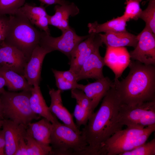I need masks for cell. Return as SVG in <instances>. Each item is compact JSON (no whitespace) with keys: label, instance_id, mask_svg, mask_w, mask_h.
Listing matches in <instances>:
<instances>
[{"label":"cell","instance_id":"cell-1","mask_svg":"<svg viewBox=\"0 0 155 155\" xmlns=\"http://www.w3.org/2000/svg\"><path fill=\"white\" fill-rule=\"evenodd\" d=\"M121 101L114 84L103 99L99 109L90 117L81 131L88 146L82 155H98L104 142L123 126L117 121Z\"/></svg>","mask_w":155,"mask_h":155},{"label":"cell","instance_id":"cell-2","mask_svg":"<svg viewBox=\"0 0 155 155\" xmlns=\"http://www.w3.org/2000/svg\"><path fill=\"white\" fill-rule=\"evenodd\" d=\"M127 76L114 85L122 104L134 106L155 100V65L131 60Z\"/></svg>","mask_w":155,"mask_h":155},{"label":"cell","instance_id":"cell-3","mask_svg":"<svg viewBox=\"0 0 155 155\" xmlns=\"http://www.w3.org/2000/svg\"><path fill=\"white\" fill-rule=\"evenodd\" d=\"M9 16L8 24L3 41L22 52L28 62L32 51L39 44L42 32L33 26L19 9Z\"/></svg>","mask_w":155,"mask_h":155},{"label":"cell","instance_id":"cell-4","mask_svg":"<svg viewBox=\"0 0 155 155\" xmlns=\"http://www.w3.org/2000/svg\"><path fill=\"white\" fill-rule=\"evenodd\" d=\"M155 131V124L143 128L128 127L116 132L102 146L98 155H120L146 142Z\"/></svg>","mask_w":155,"mask_h":155},{"label":"cell","instance_id":"cell-5","mask_svg":"<svg viewBox=\"0 0 155 155\" xmlns=\"http://www.w3.org/2000/svg\"><path fill=\"white\" fill-rule=\"evenodd\" d=\"M31 90L17 92L5 90L0 94L3 119L27 126L32 120L40 118V116L34 113L30 106Z\"/></svg>","mask_w":155,"mask_h":155},{"label":"cell","instance_id":"cell-6","mask_svg":"<svg viewBox=\"0 0 155 155\" xmlns=\"http://www.w3.org/2000/svg\"><path fill=\"white\" fill-rule=\"evenodd\" d=\"M52 124L50 155H82L88 144L81 134L58 121Z\"/></svg>","mask_w":155,"mask_h":155},{"label":"cell","instance_id":"cell-7","mask_svg":"<svg viewBox=\"0 0 155 155\" xmlns=\"http://www.w3.org/2000/svg\"><path fill=\"white\" fill-rule=\"evenodd\" d=\"M117 121L122 126L140 128L155 124V100L134 106L121 103Z\"/></svg>","mask_w":155,"mask_h":155},{"label":"cell","instance_id":"cell-8","mask_svg":"<svg viewBox=\"0 0 155 155\" xmlns=\"http://www.w3.org/2000/svg\"><path fill=\"white\" fill-rule=\"evenodd\" d=\"M62 32V34L57 37H52L44 31L42 32L39 44L51 52L56 50L60 51L69 59L71 53L78 45L86 38L89 35L79 36L70 27Z\"/></svg>","mask_w":155,"mask_h":155},{"label":"cell","instance_id":"cell-9","mask_svg":"<svg viewBox=\"0 0 155 155\" xmlns=\"http://www.w3.org/2000/svg\"><path fill=\"white\" fill-rule=\"evenodd\" d=\"M137 36V45L129 53L131 59L145 64L155 65V34L145 26Z\"/></svg>","mask_w":155,"mask_h":155},{"label":"cell","instance_id":"cell-10","mask_svg":"<svg viewBox=\"0 0 155 155\" xmlns=\"http://www.w3.org/2000/svg\"><path fill=\"white\" fill-rule=\"evenodd\" d=\"M96 34H90L86 38L78 45L71 53L69 58V69L76 74L95 48L102 46V43L99 35L96 36Z\"/></svg>","mask_w":155,"mask_h":155},{"label":"cell","instance_id":"cell-11","mask_svg":"<svg viewBox=\"0 0 155 155\" xmlns=\"http://www.w3.org/2000/svg\"><path fill=\"white\" fill-rule=\"evenodd\" d=\"M27 62L24 54L16 48L3 41L0 44V69L11 70L24 75Z\"/></svg>","mask_w":155,"mask_h":155},{"label":"cell","instance_id":"cell-12","mask_svg":"<svg viewBox=\"0 0 155 155\" xmlns=\"http://www.w3.org/2000/svg\"><path fill=\"white\" fill-rule=\"evenodd\" d=\"M51 52L38 44L34 49L25 66L24 76L29 84L33 86L39 85L41 80V71L44 59Z\"/></svg>","mask_w":155,"mask_h":155},{"label":"cell","instance_id":"cell-13","mask_svg":"<svg viewBox=\"0 0 155 155\" xmlns=\"http://www.w3.org/2000/svg\"><path fill=\"white\" fill-rule=\"evenodd\" d=\"M131 58L125 47L107 46L104 60L105 65L111 69L115 74L114 80L118 79L128 66Z\"/></svg>","mask_w":155,"mask_h":155},{"label":"cell","instance_id":"cell-14","mask_svg":"<svg viewBox=\"0 0 155 155\" xmlns=\"http://www.w3.org/2000/svg\"><path fill=\"white\" fill-rule=\"evenodd\" d=\"M2 128L5 143V155H14L20 140L26 133L27 126L4 119Z\"/></svg>","mask_w":155,"mask_h":155},{"label":"cell","instance_id":"cell-15","mask_svg":"<svg viewBox=\"0 0 155 155\" xmlns=\"http://www.w3.org/2000/svg\"><path fill=\"white\" fill-rule=\"evenodd\" d=\"M100 46L99 45L95 48L76 74L77 82L89 78L97 80L104 77L103 69L105 63L104 57L100 54Z\"/></svg>","mask_w":155,"mask_h":155},{"label":"cell","instance_id":"cell-16","mask_svg":"<svg viewBox=\"0 0 155 155\" xmlns=\"http://www.w3.org/2000/svg\"><path fill=\"white\" fill-rule=\"evenodd\" d=\"M96 80L86 85L79 84L78 88L91 100L94 111L114 83L107 77Z\"/></svg>","mask_w":155,"mask_h":155},{"label":"cell","instance_id":"cell-17","mask_svg":"<svg viewBox=\"0 0 155 155\" xmlns=\"http://www.w3.org/2000/svg\"><path fill=\"white\" fill-rule=\"evenodd\" d=\"M61 92L59 89L49 88V94L51 98L49 109L51 112L63 124L81 134L80 129L74 122L72 115L63 105Z\"/></svg>","mask_w":155,"mask_h":155},{"label":"cell","instance_id":"cell-18","mask_svg":"<svg viewBox=\"0 0 155 155\" xmlns=\"http://www.w3.org/2000/svg\"><path fill=\"white\" fill-rule=\"evenodd\" d=\"M54 9L55 13L53 15H47L49 24L57 28L61 31L70 27L68 22L69 17L75 16L79 12V9L73 3L57 5L55 7Z\"/></svg>","mask_w":155,"mask_h":155},{"label":"cell","instance_id":"cell-19","mask_svg":"<svg viewBox=\"0 0 155 155\" xmlns=\"http://www.w3.org/2000/svg\"><path fill=\"white\" fill-rule=\"evenodd\" d=\"M98 35L102 43L107 46L120 47L130 46L135 48L137 45V36L130 33L127 31L118 32L99 34Z\"/></svg>","mask_w":155,"mask_h":155},{"label":"cell","instance_id":"cell-20","mask_svg":"<svg viewBox=\"0 0 155 155\" xmlns=\"http://www.w3.org/2000/svg\"><path fill=\"white\" fill-rule=\"evenodd\" d=\"M29 102L32 110L36 114L46 119L52 123L58 121L47 105L39 85L33 86L32 88Z\"/></svg>","mask_w":155,"mask_h":155},{"label":"cell","instance_id":"cell-21","mask_svg":"<svg viewBox=\"0 0 155 155\" xmlns=\"http://www.w3.org/2000/svg\"><path fill=\"white\" fill-rule=\"evenodd\" d=\"M52 128L51 123L43 118L36 122L29 123L27 126L26 133L36 141L50 145Z\"/></svg>","mask_w":155,"mask_h":155},{"label":"cell","instance_id":"cell-22","mask_svg":"<svg viewBox=\"0 0 155 155\" xmlns=\"http://www.w3.org/2000/svg\"><path fill=\"white\" fill-rule=\"evenodd\" d=\"M0 76L5 79V86L9 91L30 90L33 87L29 84L24 75L13 71L6 69H0Z\"/></svg>","mask_w":155,"mask_h":155},{"label":"cell","instance_id":"cell-23","mask_svg":"<svg viewBox=\"0 0 155 155\" xmlns=\"http://www.w3.org/2000/svg\"><path fill=\"white\" fill-rule=\"evenodd\" d=\"M127 20L123 15L114 18L102 24H99L97 22L89 23L88 24L89 33H99L118 32L126 31Z\"/></svg>","mask_w":155,"mask_h":155},{"label":"cell","instance_id":"cell-24","mask_svg":"<svg viewBox=\"0 0 155 155\" xmlns=\"http://www.w3.org/2000/svg\"><path fill=\"white\" fill-rule=\"evenodd\" d=\"M27 146L28 155H50L52 147L42 144L26 133L24 137Z\"/></svg>","mask_w":155,"mask_h":155},{"label":"cell","instance_id":"cell-25","mask_svg":"<svg viewBox=\"0 0 155 155\" xmlns=\"http://www.w3.org/2000/svg\"><path fill=\"white\" fill-rule=\"evenodd\" d=\"M19 9L33 25L41 18L48 14L42 6H35L26 3Z\"/></svg>","mask_w":155,"mask_h":155},{"label":"cell","instance_id":"cell-26","mask_svg":"<svg viewBox=\"0 0 155 155\" xmlns=\"http://www.w3.org/2000/svg\"><path fill=\"white\" fill-rule=\"evenodd\" d=\"M139 18L146 23V26L155 34V0L150 1L147 8L142 11Z\"/></svg>","mask_w":155,"mask_h":155},{"label":"cell","instance_id":"cell-27","mask_svg":"<svg viewBox=\"0 0 155 155\" xmlns=\"http://www.w3.org/2000/svg\"><path fill=\"white\" fill-rule=\"evenodd\" d=\"M142 0H127L125 10L123 15L128 21L130 19L137 20L142 11L140 3Z\"/></svg>","mask_w":155,"mask_h":155},{"label":"cell","instance_id":"cell-28","mask_svg":"<svg viewBox=\"0 0 155 155\" xmlns=\"http://www.w3.org/2000/svg\"><path fill=\"white\" fill-rule=\"evenodd\" d=\"M26 0H0V15L13 14L25 4Z\"/></svg>","mask_w":155,"mask_h":155},{"label":"cell","instance_id":"cell-29","mask_svg":"<svg viewBox=\"0 0 155 155\" xmlns=\"http://www.w3.org/2000/svg\"><path fill=\"white\" fill-rule=\"evenodd\" d=\"M155 138L120 155H155Z\"/></svg>","mask_w":155,"mask_h":155},{"label":"cell","instance_id":"cell-30","mask_svg":"<svg viewBox=\"0 0 155 155\" xmlns=\"http://www.w3.org/2000/svg\"><path fill=\"white\" fill-rule=\"evenodd\" d=\"M71 97L75 99L78 103L85 109L91 112H94L92 108L91 100L82 90L75 88L71 91Z\"/></svg>","mask_w":155,"mask_h":155},{"label":"cell","instance_id":"cell-31","mask_svg":"<svg viewBox=\"0 0 155 155\" xmlns=\"http://www.w3.org/2000/svg\"><path fill=\"white\" fill-rule=\"evenodd\" d=\"M52 71L56 80V85L58 89L61 91L78 89L79 84H73L66 80L61 75L60 71L53 69Z\"/></svg>","mask_w":155,"mask_h":155},{"label":"cell","instance_id":"cell-32","mask_svg":"<svg viewBox=\"0 0 155 155\" xmlns=\"http://www.w3.org/2000/svg\"><path fill=\"white\" fill-rule=\"evenodd\" d=\"M92 113L85 109L76 103L73 115L76 119L77 126L80 128L82 125H86Z\"/></svg>","mask_w":155,"mask_h":155},{"label":"cell","instance_id":"cell-33","mask_svg":"<svg viewBox=\"0 0 155 155\" xmlns=\"http://www.w3.org/2000/svg\"><path fill=\"white\" fill-rule=\"evenodd\" d=\"M9 16L0 15V43L5 38L9 21Z\"/></svg>","mask_w":155,"mask_h":155},{"label":"cell","instance_id":"cell-34","mask_svg":"<svg viewBox=\"0 0 155 155\" xmlns=\"http://www.w3.org/2000/svg\"><path fill=\"white\" fill-rule=\"evenodd\" d=\"M14 155H28L27 146L24 137L20 140Z\"/></svg>","mask_w":155,"mask_h":155},{"label":"cell","instance_id":"cell-35","mask_svg":"<svg viewBox=\"0 0 155 155\" xmlns=\"http://www.w3.org/2000/svg\"><path fill=\"white\" fill-rule=\"evenodd\" d=\"M60 72L63 78L67 81L73 84L78 83L76 74L73 71L69 69L66 71H60Z\"/></svg>","mask_w":155,"mask_h":155},{"label":"cell","instance_id":"cell-36","mask_svg":"<svg viewBox=\"0 0 155 155\" xmlns=\"http://www.w3.org/2000/svg\"><path fill=\"white\" fill-rule=\"evenodd\" d=\"M5 140L2 130H0V155H5Z\"/></svg>","mask_w":155,"mask_h":155},{"label":"cell","instance_id":"cell-37","mask_svg":"<svg viewBox=\"0 0 155 155\" xmlns=\"http://www.w3.org/2000/svg\"><path fill=\"white\" fill-rule=\"evenodd\" d=\"M42 3L48 5L58 4L64 5L69 3L65 0H38Z\"/></svg>","mask_w":155,"mask_h":155},{"label":"cell","instance_id":"cell-38","mask_svg":"<svg viewBox=\"0 0 155 155\" xmlns=\"http://www.w3.org/2000/svg\"><path fill=\"white\" fill-rule=\"evenodd\" d=\"M6 86V82L4 78L0 76V94L5 90L4 87Z\"/></svg>","mask_w":155,"mask_h":155},{"label":"cell","instance_id":"cell-39","mask_svg":"<svg viewBox=\"0 0 155 155\" xmlns=\"http://www.w3.org/2000/svg\"><path fill=\"white\" fill-rule=\"evenodd\" d=\"M3 119L2 115L0 114V130L2 127V121Z\"/></svg>","mask_w":155,"mask_h":155},{"label":"cell","instance_id":"cell-40","mask_svg":"<svg viewBox=\"0 0 155 155\" xmlns=\"http://www.w3.org/2000/svg\"><path fill=\"white\" fill-rule=\"evenodd\" d=\"M0 114L2 115V104L1 100V98L0 97Z\"/></svg>","mask_w":155,"mask_h":155},{"label":"cell","instance_id":"cell-41","mask_svg":"<svg viewBox=\"0 0 155 155\" xmlns=\"http://www.w3.org/2000/svg\"><path fill=\"white\" fill-rule=\"evenodd\" d=\"M1 43H0V44H1Z\"/></svg>","mask_w":155,"mask_h":155},{"label":"cell","instance_id":"cell-42","mask_svg":"<svg viewBox=\"0 0 155 155\" xmlns=\"http://www.w3.org/2000/svg\"><path fill=\"white\" fill-rule=\"evenodd\" d=\"M150 1V0H149Z\"/></svg>","mask_w":155,"mask_h":155}]
</instances>
